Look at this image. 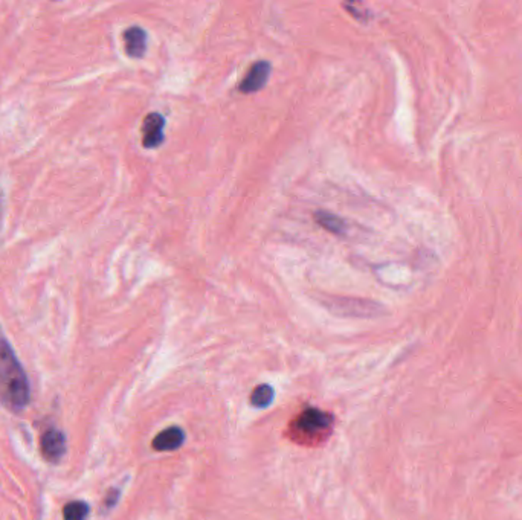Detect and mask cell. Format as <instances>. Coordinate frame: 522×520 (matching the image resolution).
Segmentation results:
<instances>
[{"instance_id": "obj_1", "label": "cell", "mask_w": 522, "mask_h": 520, "mask_svg": "<svg viewBox=\"0 0 522 520\" xmlns=\"http://www.w3.org/2000/svg\"><path fill=\"white\" fill-rule=\"evenodd\" d=\"M31 397L26 374L6 340L0 339V400L11 411L26 408Z\"/></svg>"}, {"instance_id": "obj_2", "label": "cell", "mask_w": 522, "mask_h": 520, "mask_svg": "<svg viewBox=\"0 0 522 520\" xmlns=\"http://www.w3.org/2000/svg\"><path fill=\"white\" fill-rule=\"evenodd\" d=\"M335 417L316 408H307L292 420L287 429L289 438L301 445L315 447L326 441L333 432Z\"/></svg>"}, {"instance_id": "obj_3", "label": "cell", "mask_w": 522, "mask_h": 520, "mask_svg": "<svg viewBox=\"0 0 522 520\" xmlns=\"http://www.w3.org/2000/svg\"><path fill=\"white\" fill-rule=\"evenodd\" d=\"M40 447L41 453L49 462H60L68 449L66 436L58 429H48L41 436Z\"/></svg>"}, {"instance_id": "obj_4", "label": "cell", "mask_w": 522, "mask_h": 520, "mask_svg": "<svg viewBox=\"0 0 522 520\" xmlns=\"http://www.w3.org/2000/svg\"><path fill=\"white\" fill-rule=\"evenodd\" d=\"M270 70H272V66L267 61H257V63L250 66L246 77L240 82L238 90L242 93H254L261 90L266 86L270 77Z\"/></svg>"}, {"instance_id": "obj_5", "label": "cell", "mask_w": 522, "mask_h": 520, "mask_svg": "<svg viewBox=\"0 0 522 520\" xmlns=\"http://www.w3.org/2000/svg\"><path fill=\"white\" fill-rule=\"evenodd\" d=\"M165 119L159 113H150L144 119L142 145L145 148H158L164 142Z\"/></svg>"}, {"instance_id": "obj_6", "label": "cell", "mask_w": 522, "mask_h": 520, "mask_svg": "<svg viewBox=\"0 0 522 520\" xmlns=\"http://www.w3.org/2000/svg\"><path fill=\"white\" fill-rule=\"evenodd\" d=\"M125 52L130 58H142L147 50V33L139 26H132L124 33Z\"/></svg>"}, {"instance_id": "obj_7", "label": "cell", "mask_w": 522, "mask_h": 520, "mask_svg": "<svg viewBox=\"0 0 522 520\" xmlns=\"http://www.w3.org/2000/svg\"><path fill=\"white\" fill-rule=\"evenodd\" d=\"M183 441H185L183 430L181 428H177V426H171V428L156 435L151 444L153 449L158 452H171L179 449Z\"/></svg>"}, {"instance_id": "obj_8", "label": "cell", "mask_w": 522, "mask_h": 520, "mask_svg": "<svg viewBox=\"0 0 522 520\" xmlns=\"http://www.w3.org/2000/svg\"><path fill=\"white\" fill-rule=\"evenodd\" d=\"M315 220L316 223L326 229V231L335 234V235H343L347 231V224L342 218L336 217L335 214L327 212V211H318L315 212Z\"/></svg>"}, {"instance_id": "obj_9", "label": "cell", "mask_w": 522, "mask_h": 520, "mask_svg": "<svg viewBox=\"0 0 522 520\" xmlns=\"http://www.w3.org/2000/svg\"><path fill=\"white\" fill-rule=\"evenodd\" d=\"M274 388L270 386V384L265 383V384H260V386H257L252 394H250V404H252L254 408L257 409H265L267 406H270L274 401Z\"/></svg>"}, {"instance_id": "obj_10", "label": "cell", "mask_w": 522, "mask_h": 520, "mask_svg": "<svg viewBox=\"0 0 522 520\" xmlns=\"http://www.w3.org/2000/svg\"><path fill=\"white\" fill-rule=\"evenodd\" d=\"M89 514V507L86 502L75 501L70 502L63 509V516L65 520H86Z\"/></svg>"}, {"instance_id": "obj_11", "label": "cell", "mask_w": 522, "mask_h": 520, "mask_svg": "<svg viewBox=\"0 0 522 520\" xmlns=\"http://www.w3.org/2000/svg\"><path fill=\"white\" fill-rule=\"evenodd\" d=\"M119 496H121V492L118 490V488H112V490L107 493L106 499H104V508L112 509L114 505L118 504Z\"/></svg>"}]
</instances>
